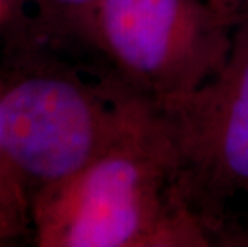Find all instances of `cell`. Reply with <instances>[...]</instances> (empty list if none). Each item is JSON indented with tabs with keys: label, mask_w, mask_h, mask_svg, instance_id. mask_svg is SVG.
<instances>
[{
	"label": "cell",
	"mask_w": 248,
	"mask_h": 247,
	"mask_svg": "<svg viewBox=\"0 0 248 247\" xmlns=\"http://www.w3.org/2000/svg\"><path fill=\"white\" fill-rule=\"evenodd\" d=\"M93 45L13 29L0 47V145L32 209L114 143L147 106Z\"/></svg>",
	"instance_id": "obj_1"
},
{
	"label": "cell",
	"mask_w": 248,
	"mask_h": 247,
	"mask_svg": "<svg viewBox=\"0 0 248 247\" xmlns=\"http://www.w3.org/2000/svg\"><path fill=\"white\" fill-rule=\"evenodd\" d=\"M32 233L45 247L213 246L187 202L175 143L154 103L35 204Z\"/></svg>",
	"instance_id": "obj_2"
},
{
	"label": "cell",
	"mask_w": 248,
	"mask_h": 247,
	"mask_svg": "<svg viewBox=\"0 0 248 247\" xmlns=\"http://www.w3.org/2000/svg\"><path fill=\"white\" fill-rule=\"evenodd\" d=\"M234 33L207 0H101L92 44L135 95L160 104L218 74Z\"/></svg>",
	"instance_id": "obj_3"
},
{
	"label": "cell",
	"mask_w": 248,
	"mask_h": 247,
	"mask_svg": "<svg viewBox=\"0 0 248 247\" xmlns=\"http://www.w3.org/2000/svg\"><path fill=\"white\" fill-rule=\"evenodd\" d=\"M179 159L195 217L215 244H239L248 201V19L235 28L224 66L189 95L155 104Z\"/></svg>",
	"instance_id": "obj_4"
},
{
	"label": "cell",
	"mask_w": 248,
	"mask_h": 247,
	"mask_svg": "<svg viewBox=\"0 0 248 247\" xmlns=\"http://www.w3.org/2000/svg\"><path fill=\"white\" fill-rule=\"evenodd\" d=\"M99 2L101 0H24L19 23L51 39L92 44V24Z\"/></svg>",
	"instance_id": "obj_5"
},
{
	"label": "cell",
	"mask_w": 248,
	"mask_h": 247,
	"mask_svg": "<svg viewBox=\"0 0 248 247\" xmlns=\"http://www.w3.org/2000/svg\"><path fill=\"white\" fill-rule=\"evenodd\" d=\"M32 230L31 206L0 145V244Z\"/></svg>",
	"instance_id": "obj_6"
},
{
	"label": "cell",
	"mask_w": 248,
	"mask_h": 247,
	"mask_svg": "<svg viewBox=\"0 0 248 247\" xmlns=\"http://www.w3.org/2000/svg\"><path fill=\"white\" fill-rule=\"evenodd\" d=\"M210 7L232 26H239L248 19V0H207Z\"/></svg>",
	"instance_id": "obj_7"
}]
</instances>
